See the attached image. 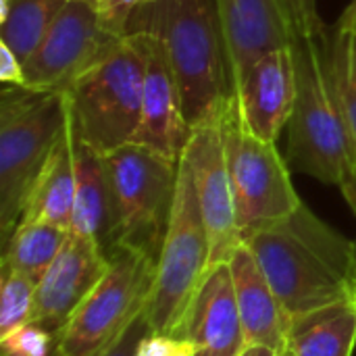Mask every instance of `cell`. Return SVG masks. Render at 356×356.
<instances>
[{
	"label": "cell",
	"mask_w": 356,
	"mask_h": 356,
	"mask_svg": "<svg viewBox=\"0 0 356 356\" xmlns=\"http://www.w3.org/2000/svg\"><path fill=\"white\" fill-rule=\"evenodd\" d=\"M244 244L254 252L290 319L356 296L355 240L305 202L250 234Z\"/></svg>",
	"instance_id": "cell-1"
},
{
	"label": "cell",
	"mask_w": 356,
	"mask_h": 356,
	"mask_svg": "<svg viewBox=\"0 0 356 356\" xmlns=\"http://www.w3.org/2000/svg\"><path fill=\"white\" fill-rule=\"evenodd\" d=\"M330 31L292 40L296 102L288 121L286 161L292 169L344 192L355 175V144L338 90Z\"/></svg>",
	"instance_id": "cell-2"
},
{
	"label": "cell",
	"mask_w": 356,
	"mask_h": 356,
	"mask_svg": "<svg viewBox=\"0 0 356 356\" xmlns=\"http://www.w3.org/2000/svg\"><path fill=\"white\" fill-rule=\"evenodd\" d=\"M127 33H152L165 44L190 125L215 115L234 96L227 48L213 0H156L131 15Z\"/></svg>",
	"instance_id": "cell-3"
},
{
	"label": "cell",
	"mask_w": 356,
	"mask_h": 356,
	"mask_svg": "<svg viewBox=\"0 0 356 356\" xmlns=\"http://www.w3.org/2000/svg\"><path fill=\"white\" fill-rule=\"evenodd\" d=\"M69 131L65 92L4 86L0 94V236L17 229L25 202Z\"/></svg>",
	"instance_id": "cell-4"
},
{
	"label": "cell",
	"mask_w": 356,
	"mask_h": 356,
	"mask_svg": "<svg viewBox=\"0 0 356 356\" xmlns=\"http://www.w3.org/2000/svg\"><path fill=\"white\" fill-rule=\"evenodd\" d=\"M144 46L140 33H127L96 67L65 90L71 134L111 154L131 144L142 119Z\"/></svg>",
	"instance_id": "cell-5"
},
{
	"label": "cell",
	"mask_w": 356,
	"mask_h": 356,
	"mask_svg": "<svg viewBox=\"0 0 356 356\" xmlns=\"http://www.w3.org/2000/svg\"><path fill=\"white\" fill-rule=\"evenodd\" d=\"M211 269V240L198 204L192 171L179 159L169 229L156 261L146 319L156 334H175L196 290Z\"/></svg>",
	"instance_id": "cell-6"
},
{
	"label": "cell",
	"mask_w": 356,
	"mask_h": 356,
	"mask_svg": "<svg viewBox=\"0 0 356 356\" xmlns=\"http://www.w3.org/2000/svg\"><path fill=\"white\" fill-rule=\"evenodd\" d=\"M225 159L234 190L242 242L257 229L294 213L302 200L290 177V165L275 142L257 138L242 121L236 96L221 108Z\"/></svg>",
	"instance_id": "cell-7"
},
{
	"label": "cell",
	"mask_w": 356,
	"mask_h": 356,
	"mask_svg": "<svg viewBox=\"0 0 356 356\" xmlns=\"http://www.w3.org/2000/svg\"><path fill=\"white\" fill-rule=\"evenodd\" d=\"M111 267L63 330L60 356H104L146 311L156 263L129 246H117Z\"/></svg>",
	"instance_id": "cell-8"
},
{
	"label": "cell",
	"mask_w": 356,
	"mask_h": 356,
	"mask_svg": "<svg viewBox=\"0 0 356 356\" xmlns=\"http://www.w3.org/2000/svg\"><path fill=\"white\" fill-rule=\"evenodd\" d=\"M119 209V246L159 261L177 190L179 161L138 144L106 154Z\"/></svg>",
	"instance_id": "cell-9"
},
{
	"label": "cell",
	"mask_w": 356,
	"mask_h": 356,
	"mask_svg": "<svg viewBox=\"0 0 356 356\" xmlns=\"http://www.w3.org/2000/svg\"><path fill=\"white\" fill-rule=\"evenodd\" d=\"M123 38L104 27L96 4L69 0L35 52L23 63V86L35 92H65Z\"/></svg>",
	"instance_id": "cell-10"
},
{
	"label": "cell",
	"mask_w": 356,
	"mask_h": 356,
	"mask_svg": "<svg viewBox=\"0 0 356 356\" xmlns=\"http://www.w3.org/2000/svg\"><path fill=\"white\" fill-rule=\"evenodd\" d=\"M221 108L204 121L192 125L190 140L181 154L192 171L198 204L209 232L211 267L227 263L232 254L244 244L238 229L234 190L225 159Z\"/></svg>",
	"instance_id": "cell-11"
},
{
	"label": "cell",
	"mask_w": 356,
	"mask_h": 356,
	"mask_svg": "<svg viewBox=\"0 0 356 356\" xmlns=\"http://www.w3.org/2000/svg\"><path fill=\"white\" fill-rule=\"evenodd\" d=\"M146 58L142 119L131 144L144 146L171 161H179L192 125L184 113L181 90L165 44L152 33H140Z\"/></svg>",
	"instance_id": "cell-12"
},
{
	"label": "cell",
	"mask_w": 356,
	"mask_h": 356,
	"mask_svg": "<svg viewBox=\"0 0 356 356\" xmlns=\"http://www.w3.org/2000/svg\"><path fill=\"white\" fill-rule=\"evenodd\" d=\"M108 267L111 259L96 242L69 232L65 246L35 286L31 321L63 332Z\"/></svg>",
	"instance_id": "cell-13"
},
{
	"label": "cell",
	"mask_w": 356,
	"mask_h": 356,
	"mask_svg": "<svg viewBox=\"0 0 356 356\" xmlns=\"http://www.w3.org/2000/svg\"><path fill=\"white\" fill-rule=\"evenodd\" d=\"M234 96L244 125L257 138L277 142L296 102L292 44L261 54L234 83Z\"/></svg>",
	"instance_id": "cell-14"
},
{
	"label": "cell",
	"mask_w": 356,
	"mask_h": 356,
	"mask_svg": "<svg viewBox=\"0 0 356 356\" xmlns=\"http://www.w3.org/2000/svg\"><path fill=\"white\" fill-rule=\"evenodd\" d=\"M175 336L190 340L194 356H240L246 336L227 263L213 265L196 290Z\"/></svg>",
	"instance_id": "cell-15"
},
{
	"label": "cell",
	"mask_w": 356,
	"mask_h": 356,
	"mask_svg": "<svg viewBox=\"0 0 356 356\" xmlns=\"http://www.w3.org/2000/svg\"><path fill=\"white\" fill-rule=\"evenodd\" d=\"M236 83L244 71L265 52L290 46L292 25L282 0H213Z\"/></svg>",
	"instance_id": "cell-16"
},
{
	"label": "cell",
	"mask_w": 356,
	"mask_h": 356,
	"mask_svg": "<svg viewBox=\"0 0 356 356\" xmlns=\"http://www.w3.org/2000/svg\"><path fill=\"white\" fill-rule=\"evenodd\" d=\"M71 140L77 177L71 234L96 242L111 254L119 246V209L108 159L79 142L73 134Z\"/></svg>",
	"instance_id": "cell-17"
},
{
	"label": "cell",
	"mask_w": 356,
	"mask_h": 356,
	"mask_svg": "<svg viewBox=\"0 0 356 356\" xmlns=\"http://www.w3.org/2000/svg\"><path fill=\"white\" fill-rule=\"evenodd\" d=\"M236 302L248 346H267L286 355L290 317L263 273L254 252L242 244L227 261Z\"/></svg>",
	"instance_id": "cell-18"
},
{
	"label": "cell",
	"mask_w": 356,
	"mask_h": 356,
	"mask_svg": "<svg viewBox=\"0 0 356 356\" xmlns=\"http://www.w3.org/2000/svg\"><path fill=\"white\" fill-rule=\"evenodd\" d=\"M356 348V296L292 317L288 356H353Z\"/></svg>",
	"instance_id": "cell-19"
},
{
	"label": "cell",
	"mask_w": 356,
	"mask_h": 356,
	"mask_svg": "<svg viewBox=\"0 0 356 356\" xmlns=\"http://www.w3.org/2000/svg\"><path fill=\"white\" fill-rule=\"evenodd\" d=\"M75 156L71 131L54 148L48 165L40 173L21 215V221H40L71 232L75 209ZM19 221V223H21Z\"/></svg>",
	"instance_id": "cell-20"
},
{
	"label": "cell",
	"mask_w": 356,
	"mask_h": 356,
	"mask_svg": "<svg viewBox=\"0 0 356 356\" xmlns=\"http://www.w3.org/2000/svg\"><path fill=\"white\" fill-rule=\"evenodd\" d=\"M69 0H2L0 38L13 54L25 63Z\"/></svg>",
	"instance_id": "cell-21"
},
{
	"label": "cell",
	"mask_w": 356,
	"mask_h": 356,
	"mask_svg": "<svg viewBox=\"0 0 356 356\" xmlns=\"http://www.w3.org/2000/svg\"><path fill=\"white\" fill-rule=\"evenodd\" d=\"M69 238V229L40 221H21L2 246V265L40 282Z\"/></svg>",
	"instance_id": "cell-22"
},
{
	"label": "cell",
	"mask_w": 356,
	"mask_h": 356,
	"mask_svg": "<svg viewBox=\"0 0 356 356\" xmlns=\"http://www.w3.org/2000/svg\"><path fill=\"white\" fill-rule=\"evenodd\" d=\"M330 42H332V60L338 79V90L355 144V175L350 186L342 194L356 215V23L338 19L332 25Z\"/></svg>",
	"instance_id": "cell-23"
},
{
	"label": "cell",
	"mask_w": 356,
	"mask_h": 356,
	"mask_svg": "<svg viewBox=\"0 0 356 356\" xmlns=\"http://www.w3.org/2000/svg\"><path fill=\"white\" fill-rule=\"evenodd\" d=\"M35 282L0 263V336L33 319Z\"/></svg>",
	"instance_id": "cell-24"
},
{
	"label": "cell",
	"mask_w": 356,
	"mask_h": 356,
	"mask_svg": "<svg viewBox=\"0 0 356 356\" xmlns=\"http://www.w3.org/2000/svg\"><path fill=\"white\" fill-rule=\"evenodd\" d=\"M63 332L29 321L0 336V356H60Z\"/></svg>",
	"instance_id": "cell-25"
},
{
	"label": "cell",
	"mask_w": 356,
	"mask_h": 356,
	"mask_svg": "<svg viewBox=\"0 0 356 356\" xmlns=\"http://www.w3.org/2000/svg\"><path fill=\"white\" fill-rule=\"evenodd\" d=\"M282 6L292 25L294 38H317L330 31V25L321 19L317 0H282Z\"/></svg>",
	"instance_id": "cell-26"
},
{
	"label": "cell",
	"mask_w": 356,
	"mask_h": 356,
	"mask_svg": "<svg viewBox=\"0 0 356 356\" xmlns=\"http://www.w3.org/2000/svg\"><path fill=\"white\" fill-rule=\"evenodd\" d=\"M196 348L190 340L175 334L150 332L138 344L136 356H194Z\"/></svg>",
	"instance_id": "cell-27"
},
{
	"label": "cell",
	"mask_w": 356,
	"mask_h": 356,
	"mask_svg": "<svg viewBox=\"0 0 356 356\" xmlns=\"http://www.w3.org/2000/svg\"><path fill=\"white\" fill-rule=\"evenodd\" d=\"M156 0H102L98 6L100 19L104 23V27L108 31H113L115 35H127V23L131 19V15L146 6L152 4Z\"/></svg>",
	"instance_id": "cell-28"
},
{
	"label": "cell",
	"mask_w": 356,
	"mask_h": 356,
	"mask_svg": "<svg viewBox=\"0 0 356 356\" xmlns=\"http://www.w3.org/2000/svg\"><path fill=\"white\" fill-rule=\"evenodd\" d=\"M152 330H150V325H148V319H146V315L142 313L134 323H131V327L123 334V338L106 353L104 356H136V350H138V344L142 342V338L146 336V334H150Z\"/></svg>",
	"instance_id": "cell-29"
},
{
	"label": "cell",
	"mask_w": 356,
	"mask_h": 356,
	"mask_svg": "<svg viewBox=\"0 0 356 356\" xmlns=\"http://www.w3.org/2000/svg\"><path fill=\"white\" fill-rule=\"evenodd\" d=\"M0 81L4 86H23V63L2 42H0Z\"/></svg>",
	"instance_id": "cell-30"
},
{
	"label": "cell",
	"mask_w": 356,
	"mask_h": 356,
	"mask_svg": "<svg viewBox=\"0 0 356 356\" xmlns=\"http://www.w3.org/2000/svg\"><path fill=\"white\" fill-rule=\"evenodd\" d=\"M240 356H288V355H280V353H275V350H271V348H267V346H246L244 348V353Z\"/></svg>",
	"instance_id": "cell-31"
},
{
	"label": "cell",
	"mask_w": 356,
	"mask_h": 356,
	"mask_svg": "<svg viewBox=\"0 0 356 356\" xmlns=\"http://www.w3.org/2000/svg\"><path fill=\"white\" fill-rule=\"evenodd\" d=\"M340 21L356 23V0H350V2H348V6L344 8V13L340 15Z\"/></svg>",
	"instance_id": "cell-32"
},
{
	"label": "cell",
	"mask_w": 356,
	"mask_h": 356,
	"mask_svg": "<svg viewBox=\"0 0 356 356\" xmlns=\"http://www.w3.org/2000/svg\"><path fill=\"white\" fill-rule=\"evenodd\" d=\"M90 2H92V4H96V6H100V2H102V0H90Z\"/></svg>",
	"instance_id": "cell-33"
},
{
	"label": "cell",
	"mask_w": 356,
	"mask_h": 356,
	"mask_svg": "<svg viewBox=\"0 0 356 356\" xmlns=\"http://www.w3.org/2000/svg\"><path fill=\"white\" fill-rule=\"evenodd\" d=\"M355 257H356V240H355ZM355 280H356V259H355Z\"/></svg>",
	"instance_id": "cell-34"
},
{
	"label": "cell",
	"mask_w": 356,
	"mask_h": 356,
	"mask_svg": "<svg viewBox=\"0 0 356 356\" xmlns=\"http://www.w3.org/2000/svg\"><path fill=\"white\" fill-rule=\"evenodd\" d=\"M286 355H288V353H286Z\"/></svg>",
	"instance_id": "cell-35"
}]
</instances>
